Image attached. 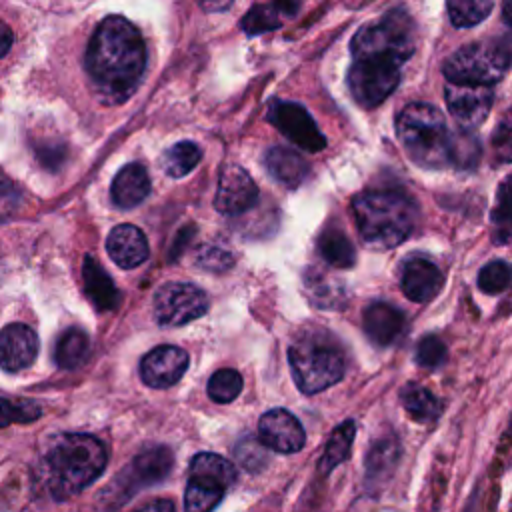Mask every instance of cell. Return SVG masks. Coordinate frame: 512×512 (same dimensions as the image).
<instances>
[{"instance_id":"cell-16","label":"cell","mask_w":512,"mask_h":512,"mask_svg":"<svg viewBox=\"0 0 512 512\" xmlns=\"http://www.w3.org/2000/svg\"><path fill=\"white\" fill-rule=\"evenodd\" d=\"M362 328L374 346L388 348L402 338L406 330V316L394 304L376 300L364 308Z\"/></svg>"},{"instance_id":"cell-44","label":"cell","mask_w":512,"mask_h":512,"mask_svg":"<svg viewBox=\"0 0 512 512\" xmlns=\"http://www.w3.org/2000/svg\"><path fill=\"white\" fill-rule=\"evenodd\" d=\"M12 40H14V36H12L10 26L0 20V58L8 54V50L12 46Z\"/></svg>"},{"instance_id":"cell-11","label":"cell","mask_w":512,"mask_h":512,"mask_svg":"<svg viewBox=\"0 0 512 512\" xmlns=\"http://www.w3.org/2000/svg\"><path fill=\"white\" fill-rule=\"evenodd\" d=\"M258 440L274 452L294 454L304 448L306 432L292 412L272 408L264 412L258 422Z\"/></svg>"},{"instance_id":"cell-41","label":"cell","mask_w":512,"mask_h":512,"mask_svg":"<svg viewBox=\"0 0 512 512\" xmlns=\"http://www.w3.org/2000/svg\"><path fill=\"white\" fill-rule=\"evenodd\" d=\"M198 264L212 272H224L234 264V258L228 250H224L220 246H204L198 252Z\"/></svg>"},{"instance_id":"cell-13","label":"cell","mask_w":512,"mask_h":512,"mask_svg":"<svg viewBox=\"0 0 512 512\" xmlns=\"http://www.w3.org/2000/svg\"><path fill=\"white\" fill-rule=\"evenodd\" d=\"M188 368V352L180 346H156L140 360V378L150 388L174 386Z\"/></svg>"},{"instance_id":"cell-1","label":"cell","mask_w":512,"mask_h":512,"mask_svg":"<svg viewBox=\"0 0 512 512\" xmlns=\"http://www.w3.org/2000/svg\"><path fill=\"white\" fill-rule=\"evenodd\" d=\"M146 68V46L138 28L124 16H108L94 30L86 48V72L106 104L132 96Z\"/></svg>"},{"instance_id":"cell-45","label":"cell","mask_w":512,"mask_h":512,"mask_svg":"<svg viewBox=\"0 0 512 512\" xmlns=\"http://www.w3.org/2000/svg\"><path fill=\"white\" fill-rule=\"evenodd\" d=\"M502 18H504V22H506L508 26H512V0H508V2L502 4Z\"/></svg>"},{"instance_id":"cell-28","label":"cell","mask_w":512,"mask_h":512,"mask_svg":"<svg viewBox=\"0 0 512 512\" xmlns=\"http://www.w3.org/2000/svg\"><path fill=\"white\" fill-rule=\"evenodd\" d=\"M482 146L472 130H450L448 140V164L456 170H474L480 162Z\"/></svg>"},{"instance_id":"cell-27","label":"cell","mask_w":512,"mask_h":512,"mask_svg":"<svg viewBox=\"0 0 512 512\" xmlns=\"http://www.w3.org/2000/svg\"><path fill=\"white\" fill-rule=\"evenodd\" d=\"M318 250L322 258L334 268H352L356 262V250L350 238L336 226L324 228L318 238Z\"/></svg>"},{"instance_id":"cell-43","label":"cell","mask_w":512,"mask_h":512,"mask_svg":"<svg viewBox=\"0 0 512 512\" xmlns=\"http://www.w3.org/2000/svg\"><path fill=\"white\" fill-rule=\"evenodd\" d=\"M136 512H176V506L168 498H156V500L148 502L146 506L138 508Z\"/></svg>"},{"instance_id":"cell-29","label":"cell","mask_w":512,"mask_h":512,"mask_svg":"<svg viewBox=\"0 0 512 512\" xmlns=\"http://www.w3.org/2000/svg\"><path fill=\"white\" fill-rule=\"evenodd\" d=\"M492 242L506 244L512 240V174L500 184L492 210Z\"/></svg>"},{"instance_id":"cell-3","label":"cell","mask_w":512,"mask_h":512,"mask_svg":"<svg viewBox=\"0 0 512 512\" xmlns=\"http://www.w3.org/2000/svg\"><path fill=\"white\" fill-rule=\"evenodd\" d=\"M352 214L362 242L374 250L402 244L416 226V204L404 192L366 190L352 198Z\"/></svg>"},{"instance_id":"cell-36","label":"cell","mask_w":512,"mask_h":512,"mask_svg":"<svg viewBox=\"0 0 512 512\" xmlns=\"http://www.w3.org/2000/svg\"><path fill=\"white\" fill-rule=\"evenodd\" d=\"M42 414L40 404L34 400H12V398H0V428L8 424H28L38 420Z\"/></svg>"},{"instance_id":"cell-37","label":"cell","mask_w":512,"mask_h":512,"mask_svg":"<svg viewBox=\"0 0 512 512\" xmlns=\"http://www.w3.org/2000/svg\"><path fill=\"white\" fill-rule=\"evenodd\" d=\"M490 154L492 162L498 166L512 162V110H506L498 120L490 136Z\"/></svg>"},{"instance_id":"cell-22","label":"cell","mask_w":512,"mask_h":512,"mask_svg":"<svg viewBox=\"0 0 512 512\" xmlns=\"http://www.w3.org/2000/svg\"><path fill=\"white\" fill-rule=\"evenodd\" d=\"M264 164L270 176L286 188H298L310 172L308 162L288 146H272L266 152Z\"/></svg>"},{"instance_id":"cell-2","label":"cell","mask_w":512,"mask_h":512,"mask_svg":"<svg viewBox=\"0 0 512 512\" xmlns=\"http://www.w3.org/2000/svg\"><path fill=\"white\" fill-rule=\"evenodd\" d=\"M108 462L106 446L92 434L56 436L42 460L46 488L54 500H68L100 478Z\"/></svg>"},{"instance_id":"cell-26","label":"cell","mask_w":512,"mask_h":512,"mask_svg":"<svg viewBox=\"0 0 512 512\" xmlns=\"http://www.w3.org/2000/svg\"><path fill=\"white\" fill-rule=\"evenodd\" d=\"M354 436H356L354 420H344L342 424H338L332 430V434H330V438L324 446V452H322L320 462H318V472H322L326 476L336 466H340L344 460H348Z\"/></svg>"},{"instance_id":"cell-21","label":"cell","mask_w":512,"mask_h":512,"mask_svg":"<svg viewBox=\"0 0 512 512\" xmlns=\"http://www.w3.org/2000/svg\"><path fill=\"white\" fill-rule=\"evenodd\" d=\"M172 468V452L166 446H154L140 452L132 464L124 470V478L130 480V488L140 490V486H148L160 482L170 474Z\"/></svg>"},{"instance_id":"cell-23","label":"cell","mask_w":512,"mask_h":512,"mask_svg":"<svg viewBox=\"0 0 512 512\" xmlns=\"http://www.w3.org/2000/svg\"><path fill=\"white\" fill-rule=\"evenodd\" d=\"M82 278L86 296L98 310H114L120 302V292L116 290L112 278L106 270L96 262L94 256L86 254L82 262Z\"/></svg>"},{"instance_id":"cell-35","label":"cell","mask_w":512,"mask_h":512,"mask_svg":"<svg viewBox=\"0 0 512 512\" xmlns=\"http://www.w3.org/2000/svg\"><path fill=\"white\" fill-rule=\"evenodd\" d=\"M280 10H282L280 4H256V6H252V10L246 12L240 26L246 34H252V36L274 30L282 24Z\"/></svg>"},{"instance_id":"cell-39","label":"cell","mask_w":512,"mask_h":512,"mask_svg":"<svg viewBox=\"0 0 512 512\" xmlns=\"http://www.w3.org/2000/svg\"><path fill=\"white\" fill-rule=\"evenodd\" d=\"M224 498V494L220 492H212L194 484L186 482V490H184V512H212L220 500Z\"/></svg>"},{"instance_id":"cell-10","label":"cell","mask_w":512,"mask_h":512,"mask_svg":"<svg viewBox=\"0 0 512 512\" xmlns=\"http://www.w3.org/2000/svg\"><path fill=\"white\" fill-rule=\"evenodd\" d=\"M444 98L458 128L474 130L488 118L494 104V90L492 86L446 82Z\"/></svg>"},{"instance_id":"cell-34","label":"cell","mask_w":512,"mask_h":512,"mask_svg":"<svg viewBox=\"0 0 512 512\" xmlns=\"http://www.w3.org/2000/svg\"><path fill=\"white\" fill-rule=\"evenodd\" d=\"M478 288L484 294H500L512 284V264L506 260H492L484 264L476 278Z\"/></svg>"},{"instance_id":"cell-15","label":"cell","mask_w":512,"mask_h":512,"mask_svg":"<svg viewBox=\"0 0 512 512\" xmlns=\"http://www.w3.org/2000/svg\"><path fill=\"white\" fill-rule=\"evenodd\" d=\"M402 446L396 434H384L372 442L364 456V488L370 494L382 490L394 476L400 462Z\"/></svg>"},{"instance_id":"cell-9","label":"cell","mask_w":512,"mask_h":512,"mask_svg":"<svg viewBox=\"0 0 512 512\" xmlns=\"http://www.w3.org/2000/svg\"><path fill=\"white\" fill-rule=\"evenodd\" d=\"M268 120L296 146L306 152H320L326 148V138L316 126L310 112L286 100H274L268 108Z\"/></svg>"},{"instance_id":"cell-24","label":"cell","mask_w":512,"mask_h":512,"mask_svg":"<svg viewBox=\"0 0 512 512\" xmlns=\"http://www.w3.org/2000/svg\"><path fill=\"white\" fill-rule=\"evenodd\" d=\"M400 402L408 416L420 424H432L442 414V402L416 382H408L400 388Z\"/></svg>"},{"instance_id":"cell-8","label":"cell","mask_w":512,"mask_h":512,"mask_svg":"<svg viewBox=\"0 0 512 512\" xmlns=\"http://www.w3.org/2000/svg\"><path fill=\"white\" fill-rule=\"evenodd\" d=\"M208 310V296L190 282L162 284L152 300V312L160 326H182Z\"/></svg>"},{"instance_id":"cell-4","label":"cell","mask_w":512,"mask_h":512,"mask_svg":"<svg viewBox=\"0 0 512 512\" xmlns=\"http://www.w3.org/2000/svg\"><path fill=\"white\" fill-rule=\"evenodd\" d=\"M414 48V22L408 10L400 6L390 8L378 20L362 26L350 42L352 62L386 70H402Z\"/></svg>"},{"instance_id":"cell-20","label":"cell","mask_w":512,"mask_h":512,"mask_svg":"<svg viewBox=\"0 0 512 512\" xmlns=\"http://www.w3.org/2000/svg\"><path fill=\"white\" fill-rule=\"evenodd\" d=\"M150 194V176L146 168L138 162H130L120 168L114 176L110 196L118 208H136L142 204Z\"/></svg>"},{"instance_id":"cell-17","label":"cell","mask_w":512,"mask_h":512,"mask_svg":"<svg viewBox=\"0 0 512 512\" xmlns=\"http://www.w3.org/2000/svg\"><path fill=\"white\" fill-rule=\"evenodd\" d=\"M38 356L36 332L22 324L12 322L0 330V366L8 372H18L34 364Z\"/></svg>"},{"instance_id":"cell-25","label":"cell","mask_w":512,"mask_h":512,"mask_svg":"<svg viewBox=\"0 0 512 512\" xmlns=\"http://www.w3.org/2000/svg\"><path fill=\"white\" fill-rule=\"evenodd\" d=\"M90 352V338L82 328L64 330L54 346V360L64 370L80 368Z\"/></svg>"},{"instance_id":"cell-33","label":"cell","mask_w":512,"mask_h":512,"mask_svg":"<svg viewBox=\"0 0 512 512\" xmlns=\"http://www.w3.org/2000/svg\"><path fill=\"white\" fill-rule=\"evenodd\" d=\"M242 392V376L234 368L216 370L208 380V396L218 404H228Z\"/></svg>"},{"instance_id":"cell-31","label":"cell","mask_w":512,"mask_h":512,"mask_svg":"<svg viewBox=\"0 0 512 512\" xmlns=\"http://www.w3.org/2000/svg\"><path fill=\"white\" fill-rule=\"evenodd\" d=\"M306 290L310 300L320 308H340L344 302V290L338 282L324 278L318 270H308Z\"/></svg>"},{"instance_id":"cell-6","label":"cell","mask_w":512,"mask_h":512,"mask_svg":"<svg viewBox=\"0 0 512 512\" xmlns=\"http://www.w3.org/2000/svg\"><path fill=\"white\" fill-rule=\"evenodd\" d=\"M288 362L292 378L304 394H318L334 386L346 372L342 348L324 330L300 334L288 350Z\"/></svg>"},{"instance_id":"cell-32","label":"cell","mask_w":512,"mask_h":512,"mask_svg":"<svg viewBox=\"0 0 512 512\" xmlns=\"http://www.w3.org/2000/svg\"><path fill=\"white\" fill-rule=\"evenodd\" d=\"M492 8L494 4L486 0H450L446 4L450 22L456 28H470L480 24L482 20H486Z\"/></svg>"},{"instance_id":"cell-7","label":"cell","mask_w":512,"mask_h":512,"mask_svg":"<svg viewBox=\"0 0 512 512\" xmlns=\"http://www.w3.org/2000/svg\"><path fill=\"white\" fill-rule=\"evenodd\" d=\"M510 66V54L506 48L494 42H472L452 52L442 72L448 82L492 86L496 84Z\"/></svg>"},{"instance_id":"cell-19","label":"cell","mask_w":512,"mask_h":512,"mask_svg":"<svg viewBox=\"0 0 512 512\" xmlns=\"http://www.w3.org/2000/svg\"><path fill=\"white\" fill-rule=\"evenodd\" d=\"M188 484L224 494L236 480V470L230 460L214 452H200L190 460Z\"/></svg>"},{"instance_id":"cell-46","label":"cell","mask_w":512,"mask_h":512,"mask_svg":"<svg viewBox=\"0 0 512 512\" xmlns=\"http://www.w3.org/2000/svg\"><path fill=\"white\" fill-rule=\"evenodd\" d=\"M508 512H512V506H510V510H508Z\"/></svg>"},{"instance_id":"cell-30","label":"cell","mask_w":512,"mask_h":512,"mask_svg":"<svg viewBox=\"0 0 512 512\" xmlns=\"http://www.w3.org/2000/svg\"><path fill=\"white\" fill-rule=\"evenodd\" d=\"M200 158H202V150L194 142L182 140V142H176L174 146H170L162 154L160 166H162V170L168 176L182 178V176L190 174L198 166Z\"/></svg>"},{"instance_id":"cell-14","label":"cell","mask_w":512,"mask_h":512,"mask_svg":"<svg viewBox=\"0 0 512 512\" xmlns=\"http://www.w3.org/2000/svg\"><path fill=\"white\" fill-rule=\"evenodd\" d=\"M400 286L408 300L424 304L438 296L444 286V274L432 260L410 254L400 264Z\"/></svg>"},{"instance_id":"cell-40","label":"cell","mask_w":512,"mask_h":512,"mask_svg":"<svg viewBox=\"0 0 512 512\" xmlns=\"http://www.w3.org/2000/svg\"><path fill=\"white\" fill-rule=\"evenodd\" d=\"M264 444L260 440H254V438H244L238 446H236V458L238 462L248 468V470H258L264 460H266V452H264Z\"/></svg>"},{"instance_id":"cell-12","label":"cell","mask_w":512,"mask_h":512,"mask_svg":"<svg viewBox=\"0 0 512 512\" xmlns=\"http://www.w3.org/2000/svg\"><path fill=\"white\" fill-rule=\"evenodd\" d=\"M256 200H258V188L246 170L230 164L220 172L216 196H214V208L220 214H226V216L244 214L256 204Z\"/></svg>"},{"instance_id":"cell-5","label":"cell","mask_w":512,"mask_h":512,"mask_svg":"<svg viewBox=\"0 0 512 512\" xmlns=\"http://www.w3.org/2000/svg\"><path fill=\"white\" fill-rule=\"evenodd\" d=\"M396 134L408 158L426 170H440L448 164L450 130L442 112L426 102L406 104L396 118Z\"/></svg>"},{"instance_id":"cell-38","label":"cell","mask_w":512,"mask_h":512,"mask_svg":"<svg viewBox=\"0 0 512 512\" xmlns=\"http://www.w3.org/2000/svg\"><path fill=\"white\" fill-rule=\"evenodd\" d=\"M448 358V350L446 344L434 336V334H426L418 340L416 350H414V360L416 364L424 366V368H440Z\"/></svg>"},{"instance_id":"cell-18","label":"cell","mask_w":512,"mask_h":512,"mask_svg":"<svg viewBox=\"0 0 512 512\" xmlns=\"http://www.w3.org/2000/svg\"><path fill=\"white\" fill-rule=\"evenodd\" d=\"M106 250L108 256L126 270L140 266L150 254L144 232L132 224H118L116 228H112L106 238Z\"/></svg>"},{"instance_id":"cell-42","label":"cell","mask_w":512,"mask_h":512,"mask_svg":"<svg viewBox=\"0 0 512 512\" xmlns=\"http://www.w3.org/2000/svg\"><path fill=\"white\" fill-rule=\"evenodd\" d=\"M22 202L20 190L6 178H0V222L10 218Z\"/></svg>"}]
</instances>
